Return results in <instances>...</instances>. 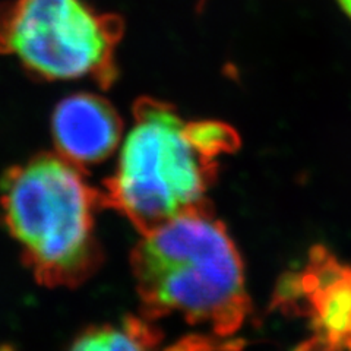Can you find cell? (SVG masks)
Here are the masks:
<instances>
[{
    "instance_id": "obj_3",
    "label": "cell",
    "mask_w": 351,
    "mask_h": 351,
    "mask_svg": "<svg viewBox=\"0 0 351 351\" xmlns=\"http://www.w3.org/2000/svg\"><path fill=\"white\" fill-rule=\"evenodd\" d=\"M104 195L82 169L59 154L9 169L0 182V214L36 278L49 287H73L100 263L95 215Z\"/></svg>"
},
{
    "instance_id": "obj_2",
    "label": "cell",
    "mask_w": 351,
    "mask_h": 351,
    "mask_svg": "<svg viewBox=\"0 0 351 351\" xmlns=\"http://www.w3.org/2000/svg\"><path fill=\"white\" fill-rule=\"evenodd\" d=\"M132 271L151 319L178 316L227 338L249 315L243 261L205 205L142 232Z\"/></svg>"
},
{
    "instance_id": "obj_5",
    "label": "cell",
    "mask_w": 351,
    "mask_h": 351,
    "mask_svg": "<svg viewBox=\"0 0 351 351\" xmlns=\"http://www.w3.org/2000/svg\"><path fill=\"white\" fill-rule=\"evenodd\" d=\"M274 303L309 319L307 348H351V267L325 249H313L306 268L281 281Z\"/></svg>"
},
{
    "instance_id": "obj_8",
    "label": "cell",
    "mask_w": 351,
    "mask_h": 351,
    "mask_svg": "<svg viewBox=\"0 0 351 351\" xmlns=\"http://www.w3.org/2000/svg\"><path fill=\"white\" fill-rule=\"evenodd\" d=\"M344 12L351 18V0H338Z\"/></svg>"
},
{
    "instance_id": "obj_6",
    "label": "cell",
    "mask_w": 351,
    "mask_h": 351,
    "mask_svg": "<svg viewBox=\"0 0 351 351\" xmlns=\"http://www.w3.org/2000/svg\"><path fill=\"white\" fill-rule=\"evenodd\" d=\"M51 135L56 154L84 169L103 162L119 149L123 123L101 95L76 93L54 108Z\"/></svg>"
},
{
    "instance_id": "obj_7",
    "label": "cell",
    "mask_w": 351,
    "mask_h": 351,
    "mask_svg": "<svg viewBox=\"0 0 351 351\" xmlns=\"http://www.w3.org/2000/svg\"><path fill=\"white\" fill-rule=\"evenodd\" d=\"M161 339L160 332L148 321L128 317L114 324L86 329L72 346L73 350H148Z\"/></svg>"
},
{
    "instance_id": "obj_1",
    "label": "cell",
    "mask_w": 351,
    "mask_h": 351,
    "mask_svg": "<svg viewBox=\"0 0 351 351\" xmlns=\"http://www.w3.org/2000/svg\"><path fill=\"white\" fill-rule=\"evenodd\" d=\"M239 145L215 120H186L173 106L142 98L117 149L104 201L141 233L205 205L219 157Z\"/></svg>"
},
{
    "instance_id": "obj_4",
    "label": "cell",
    "mask_w": 351,
    "mask_h": 351,
    "mask_svg": "<svg viewBox=\"0 0 351 351\" xmlns=\"http://www.w3.org/2000/svg\"><path fill=\"white\" fill-rule=\"evenodd\" d=\"M123 21L86 0H6L0 5V53L44 81H94L117 75Z\"/></svg>"
}]
</instances>
